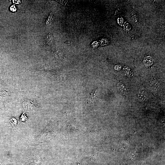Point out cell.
I'll return each mask as SVG.
<instances>
[{
	"label": "cell",
	"mask_w": 165,
	"mask_h": 165,
	"mask_svg": "<svg viewBox=\"0 0 165 165\" xmlns=\"http://www.w3.org/2000/svg\"><path fill=\"white\" fill-rule=\"evenodd\" d=\"M143 62L145 66H149L152 64L153 62V60L152 57L148 56L145 57Z\"/></svg>",
	"instance_id": "6da1fadb"
},
{
	"label": "cell",
	"mask_w": 165,
	"mask_h": 165,
	"mask_svg": "<svg viewBox=\"0 0 165 165\" xmlns=\"http://www.w3.org/2000/svg\"><path fill=\"white\" fill-rule=\"evenodd\" d=\"M138 97L140 100H145L146 99L147 94L144 89H140L138 94Z\"/></svg>",
	"instance_id": "7a4b0ae2"
},
{
	"label": "cell",
	"mask_w": 165,
	"mask_h": 165,
	"mask_svg": "<svg viewBox=\"0 0 165 165\" xmlns=\"http://www.w3.org/2000/svg\"><path fill=\"white\" fill-rule=\"evenodd\" d=\"M118 90L121 94L125 95L127 93V90L124 84L121 82L119 83L117 85Z\"/></svg>",
	"instance_id": "3957f363"
},
{
	"label": "cell",
	"mask_w": 165,
	"mask_h": 165,
	"mask_svg": "<svg viewBox=\"0 0 165 165\" xmlns=\"http://www.w3.org/2000/svg\"><path fill=\"white\" fill-rule=\"evenodd\" d=\"M53 39V36L51 33L48 34L45 38V43L48 45H50L52 43Z\"/></svg>",
	"instance_id": "277c9868"
},
{
	"label": "cell",
	"mask_w": 165,
	"mask_h": 165,
	"mask_svg": "<svg viewBox=\"0 0 165 165\" xmlns=\"http://www.w3.org/2000/svg\"><path fill=\"white\" fill-rule=\"evenodd\" d=\"M10 121L11 123L13 125H16L17 123V120L16 119L13 118L11 117L10 119Z\"/></svg>",
	"instance_id": "5b68a950"
},
{
	"label": "cell",
	"mask_w": 165,
	"mask_h": 165,
	"mask_svg": "<svg viewBox=\"0 0 165 165\" xmlns=\"http://www.w3.org/2000/svg\"><path fill=\"white\" fill-rule=\"evenodd\" d=\"M124 70L126 73L127 74H129V72H130V69L128 67H124Z\"/></svg>",
	"instance_id": "8992f818"
},
{
	"label": "cell",
	"mask_w": 165,
	"mask_h": 165,
	"mask_svg": "<svg viewBox=\"0 0 165 165\" xmlns=\"http://www.w3.org/2000/svg\"><path fill=\"white\" fill-rule=\"evenodd\" d=\"M121 66L119 64H117L114 66V68L116 70H119L121 68Z\"/></svg>",
	"instance_id": "52a82bcc"
},
{
	"label": "cell",
	"mask_w": 165,
	"mask_h": 165,
	"mask_svg": "<svg viewBox=\"0 0 165 165\" xmlns=\"http://www.w3.org/2000/svg\"><path fill=\"white\" fill-rule=\"evenodd\" d=\"M10 9L12 11H15L16 10V9L14 5L11 6L10 8Z\"/></svg>",
	"instance_id": "ba28073f"
}]
</instances>
